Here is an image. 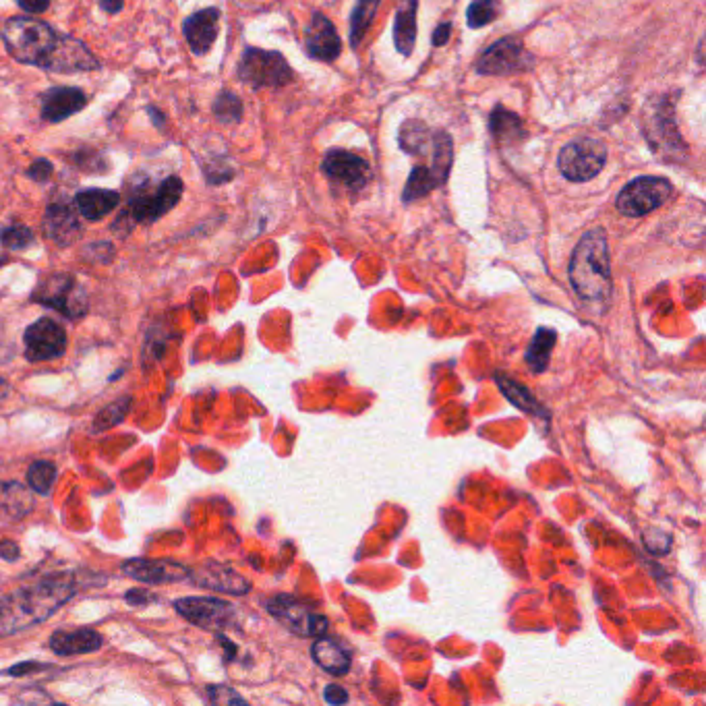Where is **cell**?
<instances>
[{"label": "cell", "instance_id": "22", "mask_svg": "<svg viewBox=\"0 0 706 706\" xmlns=\"http://www.w3.org/2000/svg\"><path fill=\"white\" fill-rule=\"evenodd\" d=\"M85 106L87 98L77 87H52L44 94L42 116L48 123H63Z\"/></svg>", "mask_w": 706, "mask_h": 706}, {"label": "cell", "instance_id": "5", "mask_svg": "<svg viewBox=\"0 0 706 706\" xmlns=\"http://www.w3.org/2000/svg\"><path fill=\"white\" fill-rule=\"evenodd\" d=\"M607 162V147L593 137H580L570 141L557 158L560 172L572 183L593 181Z\"/></svg>", "mask_w": 706, "mask_h": 706}, {"label": "cell", "instance_id": "46", "mask_svg": "<svg viewBox=\"0 0 706 706\" xmlns=\"http://www.w3.org/2000/svg\"><path fill=\"white\" fill-rule=\"evenodd\" d=\"M38 669H46L44 665H38V663H23V665H15L9 675H25V671H38Z\"/></svg>", "mask_w": 706, "mask_h": 706}, {"label": "cell", "instance_id": "33", "mask_svg": "<svg viewBox=\"0 0 706 706\" xmlns=\"http://www.w3.org/2000/svg\"><path fill=\"white\" fill-rule=\"evenodd\" d=\"M499 11H502V0H473L466 11L468 25L473 29L485 27L491 21H495Z\"/></svg>", "mask_w": 706, "mask_h": 706}, {"label": "cell", "instance_id": "12", "mask_svg": "<svg viewBox=\"0 0 706 706\" xmlns=\"http://www.w3.org/2000/svg\"><path fill=\"white\" fill-rule=\"evenodd\" d=\"M268 611L276 617L280 624H284L290 632L299 636L319 638L328 630V620L323 615L315 613L301 601L292 599L288 595H278L268 601Z\"/></svg>", "mask_w": 706, "mask_h": 706}, {"label": "cell", "instance_id": "9", "mask_svg": "<svg viewBox=\"0 0 706 706\" xmlns=\"http://www.w3.org/2000/svg\"><path fill=\"white\" fill-rule=\"evenodd\" d=\"M183 197V183L179 176H168L156 189L133 195L123 218L133 224H154L166 216Z\"/></svg>", "mask_w": 706, "mask_h": 706}, {"label": "cell", "instance_id": "36", "mask_svg": "<svg viewBox=\"0 0 706 706\" xmlns=\"http://www.w3.org/2000/svg\"><path fill=\"white\" fill-rule=\"evenodd\" d=\"M0 243H3V247L11 249V251H23V249L34 245V232L29 230L25 224H11V226L3 228V232H0Z\"/></svg>", "mask_w": 706, "mask_h": 706}, {"label": "cell", "instance_id": "23", "mask_svg": "<svg viewBox=\"0 0 706 706\" xmlns=\"http://www.w3.org/2000/svg\"><path fill=\"white\" fill-rule=\"evenodd\" d=\"M104 646L102 634L92 628H77V630H58L50 636V649L61 657L75 655H90L100 651Z\"/></svg>", "mask_w": 706, "mask_h": 706}, {"label": "cell", "instance_id": "47", "mask_svg": "<svg viewBox=\"0 0 706 706\" xmlns=\"http://www.w3.org/2000/svg\"><path fill=\"white\" fill-rule=\"evenodd\" d=\"M9 392H11L9 381H7V379H3V377H0V400H5V398L9 396Z\"/></svg>", "mask_w": 706, "mask_h": 706}, {"label": "cell", "instance_id": "43", "mask_svg": "<svg viewBox=\"0 0 706 706\" xmlns=\"http://www.w3.org/2000/svg\"><path fill=\"white\" fill-rule=\"evenodd\" d=\"M17 557H19V547L13 541H7V539L0 541V560L15 562Z\"/></svg>", "mask_w": 706, "mask_h": 706}, {"label": "cell", "instance_id": "8", "mask_svg": "<svg viewBox=\"0 0 706 706\" xmlns=\"http://www.w3.org/2000/svg\"><path fill=\"white\" fill-rule=\"evenodd\" d=\"M32 299L69 319H79L87 313V294L71 274L48 276L34 290Z\"/></svg>", "mask_w": 706, "mask_h": 706}, {"label": "cell", "instance_id": "40", "mask_svg": "<svg viewBox=\"0 0 706 706\" xmlns=\"http://www.w3.org/2000/svg\"><path fill=\"white\" fill-rule=\"evenodd\" d=\"M17 5L25 11V13H32V15H42L48 11L50 7V0H17Z\"/></svg>", "mask_w": 706, "mask_h": 706}, {"label": "cell", "instance_id": "21", "mask_svg": "<svg viewBox=\"0 0 706 706\" xmlns=\"http://www.w3.org/2000/svg\"><path fill=\"white\" fill-rule=\"evenodd\" d=\"M218 25H220V11L216 7L203 9L193 13L183 23V34L197 56L208 54L218 38Z\"/></svg>", "mask_w": 706, "mask_h": 706}, {"label": "cell", "instance_id": "3", "mask_svg": "<svg viewBox=\"0 0 706 706\" xmlns=\"http://www.w3.org/2000/svg\"><path fill=\"white\" fill-rule=\"evenodd\" d=\"M3 40L17 63L44 67L58 36L54 29L32 17H11L3 27Z\"/></svg>", "mask_w": 706, "mask_h": 706}, {"label": "cell", "instance_id": "27", "mask_svg": "<svg viewBox=\"0 0 706 706\" xmlns=\"http://www.w3.org/2000/svg\"><path fill=\"white\" fill-rule=\"evenodd\" d=\"M311 653H313L315 663L332 675H346L352 665L350 653L344 649V646L334 640H328V638H319L313 644Z\"/></svg>", "mask_w": 706, "mask_h": 706}, {"label": "cell", "instance_id": "26", "mask_svg": "<svg viewBox=\"0 0 706 706\" xmlns=\"http://www.w3.org/2000/svg\"><path fill=\"white\" fill-rule=\"evenodd\" d=\"M417 42V0H400L394 23V44L402 56H410Z\"/></svg>", "mask_w": 706, "mask_h": 706}, {"label": "cell", "instance_id": "10", "mask_svg": "<svg viewBox=\"0 0 706 706\" xmlns=\"http://www.w3.org/2000/svg\"><path fill=\"white\" fill-rule=\"evenodd\" d=\"M174 609L179 611L187 622L210 632H222L226 628H232L234 617H237L230 603L216 597H183L174 601Z\"/></svg>", "mask_w": 706, "mask_h": 706}, {"label": "cell", "instance_id": "38", "mask_svg": "<svg viewBox=\"0 0 706 706\" xmlns=\"http://www.w3.org/2000/svg\"><path fill=\"white\" fill-rule=\"evenodd\" d=\"M52 172H54L52 162H50V160H46V158H38L32 166L27 168V179H32V181H36V183L44 185V183H48V181H50Z\"/></svg>", "mask_w": 706, "mask_h": 706}, {"label": "cell", "instance_id": "35", "mask_svg": "<svg viewBox=\"0 0 706 706\" xmlns=\"http://www.w3.org/2000/svg\"><path fill=\"white\" fill-rule=\"evenodd\" d=\"M214 114H216V119L224 125L239 123L241 116H243V102L237 94L220 92L214 102Z\"/></svg>", "mask_w": 706, "mask_h": 706}, {"label": "cell", "instance_id": "2", "mask_svg": "<svg viewBox=\"0 0 706 706\" xmlns=\"http://www.w3.org/2000/svg\"><path fill=\"white\" fill-rule=\"evenodd\" d=\"M570 282L578 297L588 303H603L611 297V259L603 228L588 230L570 259Z\"/></svg>", "mask_w": 706, "mask_h": 706}, {"label": "cell", "instance_id": "15", "mask_svg": "<svg viewBox=\"0 0 706 706\" xmlns=\"http://www.w3.org/2000/svg\"><path fill=\"white\" fill-rule=\"evenodd\" d=\"M46 71L54 73H81L100 69V61L83 42L71 36H58L50 56L46 58Z\"/></svg>", "mask_w": 706, "mask_h": 706}, {"label": "cell", "instance_id": "45", "mask_svg": "<svg viewBox=\"0 0 706 706\" xmlns=\"http://www.w3.org/2000/svg\"><path fill=\"white\" fill-rule=\"evenodd\" d=\"M147 114H150L152 116V123L156 125V129L158 131H164L166 129V116L156 108V106H150V108H147Z\"/></svg>", "mask_w": 706, "mask_h": 706}, {"label": "cell", "instance_id": "31", "mask_svg": "<svg viewBox=\"0 0 706 706\" xmlns=\"http://www.w3.org/2000/svg\"><path fill=\"white\" fill-rule=\"evenodd\" d=\"M497 384L499 388H502L504 396L520 410H526V413H531V415H543V406L537 402V398L528 392L524 386L516 384V381L512 379H506V377H497Z\"/></svg>", "mask_w": 706, "mask_h": 706}, {"label": "cell", "instance_id": "4", "mask_svg": "<svg viewBox=\"0 0 706 706\" xmlns=\"http://www.w3.org/2000/svg\"><path fill=\"white\" fill-rule=\"evenodd\" d=\"M431 162L427 166L419 164L415 166L413 174L408 176L402 199L406 203H413L425 195H429L433 189L441 187L450 176V168L454 162V145L452 139L446 131H435L433 133V150H431Z\"/></svg>", "mask_w": 706, "mask_h": 706}, {"label": "cell", "instance_id": "7", "mask_svg": "<svg viewBox=\"0 0 706 706\" xmlns=\"http://www.w3.org/2000/svg\"><path fill=\"white\" fill-rule=\"evenodd\" d=\"M673 187L663 176H638L617 195V210L628 218H642L671 197Z\"/></svg>", "mask_w": 706, "mask_h": 706}, {"label": "cell", "instance_id": "29", "mask_svg": "<svg viewBox=\"0 0 706 706\" xmlns=\"http://www.w3.org/2000/svg\"><path fill=\"white\" fill-rule=\"evenodd\" d=\"M555 342H557V334L553 330L541 328L535 334L531 346H528V350H526V363L535 373H543L547 369Z\"/></svg>", "mask_w": 706, "mask_h": 706}, {"label": "cell", "instance_id": "37", "mask_svg": "<svg viewBox=\"0 0 706 706\" xmlns=\"http://www.w3.org/2000/svg\"><path fill=\"white\" fill-rule=\"evenodd\" d=\"M205 694L212 704H245V698L228 686H210Z\"/></svg>", "mask_w": 706, "mask_h": 706}, {"label": "cell", "instance_id": "44", "mask_svg": "<svg viewBox=\"0 0 706 706\" xmlns=\"http://www.w3.org/2000/svg\"><path fill=\"white\" fill-rule=\"evenodd\" d=\"M123 5H125V0H100L102 11H106V13H110V15L121 13V11H123Z\"/></svg>", "mask_w": 706, "mask_h": 706}, {"label": "cell", "instance_id": "39", "mask_svg": "<svg viewBox=\"0 0 706 706\" xmlns=\"http://www.w3.org/2000/svg\"><path fill=\"white\" fill-rule=\"evenodd\" d=\"M125 599H127L129 605H135V607H141V605L156 601V597L150 591H145V588H133V591L127 593Z\"/></svg>", "mask_w": 706, "mask_h": 706}, {"label": "cell", "instance_id": "16", "mask_svg": "<svg viewBox=\"0 0 706 706\" xmlns=\"http://www.w3.org/2000/svg\"><path fill=\"white\" fill-rule=\"evenodd\" d=\"M653 114H646L644 121V133L649 139L655 154H675L678 150H684V143L680 139L678 127H675V116L671 110L669 102H657L653 104Z\"/></svg>", "mask_w": 706, "mask_h": 706}, {"label": "cell", "instance_id": "25", "mask_svg": "<svg viewBox=\"0 0 706 706\" xmlns=\"http://www.w3.org/2000/svg\"><path fill=\"white\" fill-rule=\"evenodd\" d=\"M34 510V493L17 481L0 483V520L17 522Z\"/></svg>", "mask_w": 706, "mask_h": 706}, {"label": "cell", "instance_id": "13", "mask_svg": "<svg viewBox=\"0 0 706 706\" xmlns=\"http://www.w3.org/2000/svg\"><path fill=\"white\" fill-rule=\"evenodd\" d=\"M533 56L526 52L518 38H504L489 46L477 61V71L483 75H514L528 71Z\"/></svg>", "mask_w": 706, "mask_h": 706}, {"label": "cell", "instance_id": "32", "mask_svg": "<svg viewBox=\"0 0 706 706\" xmlns=\"http://www.w3.org/2000/svg\"><path fill=\"white\" fill-rule=\"evenodd\" d=\"M56 481V466L50 460H36L27 470V483L29 489L40 493V495H48L52 485Z\"/></svg>", "mask_w": 706, "mask_h": 706}, {"label": "cell", "instance_id": "14", "mask_svg": "<svg viewBox=\"0 0 706 706\" xmlns=\"http://www.w3.org/2000/svg\"><path fill=\"white\" fill-rule=\"evenodd\" d=\"M321 170L330 183L340 185L346 191H363L371 181L369 162L346 150H330L323 156Z\"/></svg>", "mask_w": 706, "mask_h": 706}, {"label": "cell", "instance_id": "1", "mask_svg": "<svg viewBox=\"0 0 706 706\" xmlns=\"http://www.w3.org/2000/svg\"><path fill=\"white\" fill-rule=\"evenodd\" d=\"M77 593L71 574H54L17 591L0 603V636L15 634L23 628L40 624L61 609Z\"/></svg>", "mask_w": 706, "mask_h": 706}, {"label": "cell", "instance_id": "20", "mask_svg": "<svg viewBox=\"0 0 706 706\" xmlns=\"http://www.w3.org/2000/svg\"><path fill=\"white\" fill-rule=\"evenodd\" d=\"M44 234L58 247H69L81 237V222L69 203H50L44 216Z\"/></svg>", "mask_w": 706, "mask_h": 706}, {"label": "cell", "instance_id": "42", "mask_svg": "<svg viewBox=\"0 0 706 706\" xmlns=\"http://www.w3.org/2000/svg\"><path fill=\"white\" fill-rule=\"evenodd\" d=\"M450 32H452V23H441L437 25V29L433 32V46H446L450 40Z\"/></svg>", "mask_w": 706, "mask_h": 706}, {"label": "cell", "instance_id": "24", "mask_svg": "<svg viewBox=\"0 0 706 706\" xmlns=\"http://www.w3.org/2000/svg\"><path fill=\"white\" fill-rule=\"evenodd\" d=\"M75 205L85 220L98 222L119 208L121 193L108 191V189H85L77 193Z\"/></svg>", "mask_w": 706, "mask_h": 706}, {"label": "cell", "instance_id": "41", "mask_svg": "<svg viewBox=\"0 0 706 706\" xmlns=\"http://www.w3.org/2000/svg\"><path fill=\"white\" fill-rule=\"evenodd\" d=\"M323 698H326L328 704L338 706V704H346V702H348V692H346L344 688L332 684V686L326 688V692H323Z\"/></svg>", "mask_w": 706, "mask_h": 706}, {"label": "cell", "instance_id": "28", "mask_svg": "<svg viewBox=\"0 0 706 706\" xmlns=\"http://www.w3.org/2000/svg\"><path fill=\"white\" fill-rule=\"evenodd\" d=\"M489 131L499 143H516L526 135L520 116L506 110L504 106H497L493 110L489 119Z\"/></svg>", "mask_w": 706, "mask_h": 706}, {"label": "cell", "instance_id": "18", "mask_svg": "<svg viewBox=\"0 0 706 706\" xmlns=\"http://www.w3.org/2000/svg\"><path fill=\"white\" fill-rule=\"evenodd\" d=\"M307 52L315 61H323V63H332L340 56L342 50V42L340 36L336 32L334 23L321 13H315L309 27H307Z\"/></svg>", "mask_w": 706, "mask_h": 706}, {"label": "cell", "instance_id": "17", "mask_svg": "<svg viewBox=\"0 0 706 706\" xmlns=\"http://www.w3.org/2000/svg\"><path fill=\"white\" fill-rule=\"evenodd\" d=\"M191 568L179 564V562H168V560H143V557H135L131 562L123 564V574L129 578H135L145 584H166V582H181L189 578Z\"/></svg>", "mask_w": 706, "mask_h": 706}, {"label": "cell", "instance_id": "19", "mask_svg": "<svg viewBox=\"0 0 706 706\" xmlns=\"http://www.w3.org/2000/svg\"><path fill=\"white\" fill-rule=\"evenodd\" d=\"M189 580L201 588L210 591L228 593V595H247L251 591V582L239 572L226 568L222 564H208L189 572Z\"/></svg>", "mask_w": 706, "mask_h": 706}, {"label": "cell", "instance_id": "6", "mask_svg": "<svg viewBox=\"0 0 706 706\" xmlns=\"http://www.w3.org/2000/svg\"><path fill=\"white\" fill-rule=\"evenodd\" d=\"M239 79L253 90H263L286 85L292 79V71L280 52L247 48L239 63Z\"/></svg>", "mask_w": 706, "mask_h": 706}, {"label": "cell", "instance_id": "34", "mask_svg": "<svg viewBox=\"0 0 706 706\" xmlns=\"http://www.w3.org/2000/svg\"><path fill=\"white\" fill-rule=\"evenodd\" d=\"M131 402H133L131 396H125V398L114 400L106 408H102V413L94 421V429L96 431H106V429H112L114 425L123 423L125 417L129 415V410H131Z\"/></svg>", "mask_w": 706, "mask_h": 706}, {"label": "cell", "instance_id": "30", "mask_svg": "<svg viewBox=\"0 0 706 706\" xmlns=\"http://www.w3.org/2000/svg\"><path fill=\"white\" fill-rule=\"evenodd\" d=\"M379 3L381 0H359L355 11H352V17H350V44L352 48H359L365 34H367V29L371 27L373 19H375V13L379 9Z\"/></svg>", "mask_w": 706, "mask_h": 706}, {"label": "cell", "instance_id": "11", "mask_svg": "<svg viewBox=\"0 0 706 706\" xmlns=\"http://www.w3.org/2000/svg\"><path fill=\"white\" fill-rule=\"evenodd\" d=\"M23 342H25V357L32 363L54 361L58 357H63L69 344L65 328L50 317H42L34 321L32 326L25 330Z\"/></svg>", "mask_w": 706, "mask_h": 706}]
</instances>
